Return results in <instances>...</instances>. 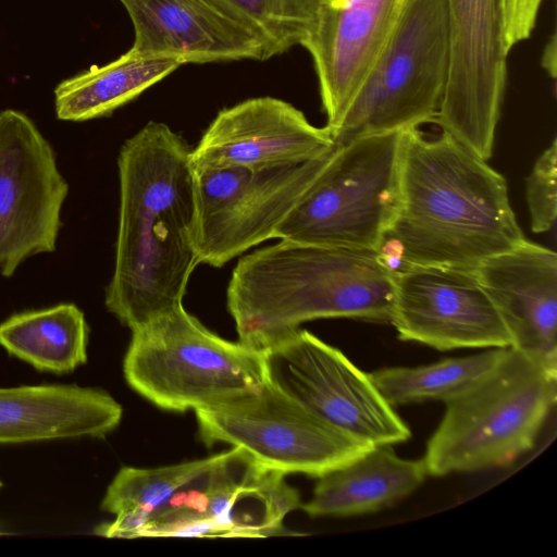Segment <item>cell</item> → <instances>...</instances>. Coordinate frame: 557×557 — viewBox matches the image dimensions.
I'll return each instance as SVG.
<instances>
[{
  "label": "cell",
  "mask_w": 557,
  "mask_h": 557,
  "mask_svg": "<svg viewBox=\"0 0 557 557\" xmlns=\"http://www.w3.org/2000/svg\"><path fill=\"white\" fill-rule=\"evenodd\" d=\"M335 141L293 104L258 97L221 110L190 150L194 171L296 165L326 153Z\"/></svg>",
  "instance_id": "obj_14"
},
{
  "label": "cell",
  "mask_w": 557,
  "mask_h": 557,
  "mask_svg": "<svg viewBox=\"0 0 557 557\" xmlns=\"http://www.w3.org/2000/svg\"><path fill=\"white\" fill-rule=\"evenodd\" d=\"M447 74L446 0H407L386 47L332 133L334 141L434 122Z\"/></svg>",
  "instance_id": "obj_7"
},
{
  "label": "cell",
  "mask_w": 557,
  "mask_h": 557,
  "mask_svg": "<svg viewBox=\"0 0 557 557\" xmlns=\"http://www.w3.org/2000/svg\"><path fill=\"white\" fill-rule=\"evenodd\" d=\"M173 57L132 49L119 59L61 82L54 90L59 120L83 122L111 114L182 65Z\"/></svg>",
  "instance_id": "obj_21"
},
{
  "label": "cell",
  "mask_w": 557,
  "mask_h": 557,
  "mask_svg": "<svg viewBox=\"0 0 557 557\" xmlns=\"http://www.w3.org/2000/svg\"><path fill=\"white\" fill-rule=\"evenodd\" d=\"M336 149L296 165L194 171L191 242L198 262L221 268L272 239L278 224L315 182Z\"/></svg>",
  "instance_id": "obj_9"
},
{
  "label": "cell",
  "mask_w": 557,
  "mask_h": 557,
  "mask_svg": "<svg viewBox=\"0 0 557 557\" xmlns=\"http://www.w3.org/2000/svg\"><path fill=\"white\" fill-rule=\"evenodd\" d=\"M404 131L336 143L276 239L377 251L397 212Z\"/></svg>",
  "instance_id": "obj_6"
},
{
  "label": "cell",
  "mask_w": 557,
  "mask_h": 557,
  "mask_svg": "<svg viewBox=\"0 0 557 557\" xmlns=\"http://www.w3.org/2000/svg\"><path fill=\"white\" fill-rule=\"evenodd\" d=\"M393 299L377 251L282 239L239 259L226 290L238 341L260 350L312 320L391 323Z\"/></svg>",
  "instance_id": "obj_3"
},
{
  "label": "cell",
  "mask_w": 557,
  "mask_h": 557,
  "mask_svg": "<svg viewBox=\"0 0 557 557\" xmlns=\"http://www.w3.org/2000/svg\"><path fill=\"white\" fill-rule=\"evenodd\" d=\"M543 66L546 69L548 74L554 78L556 74V39L555 35H553L550 42H548L544 55H543Z\"/></svg>",
  "instance_id": "obj_28"
},
{
  "label": "cell",
  "mask_w": 557,
  "mask_h": 557,
  "mask_svg": "<svg viewBox=\"0 0 557 557\" xmlns=\"http://www.w3.org/2000/svg\"><path fill=\"white\" fill-rule=\"evenodd\" d=\"M195 413L208 447L228 444L284 475L318 479L371 447L330 424L272 376L255 395Z\"/></svg>",
  "instance_id": "obj_8"
},
{
  "label": "cell",
  "mask_w": 557,
  "mask_h": 557,
  "mask_svg": "<svg viewBox=\"0 0 557 557\" xmlns=\"http://www.w3.org/2000/svg\"><path fill=\"white\" fill-rule=\"evenodd\" d=\"M107 392L77 385L0 388V444L103 437L122 419Z\"/></svg>",
  "instance_id": "obj_19"
},
{
  "label": "cell",
  "mask_w": 557,
  "mask_h": 557,
  "mask_svg": "<svg viewBox=\"0 0 557 557\" xmlns=\"http://www.w3.org/2000/svg\"><path fill=\"white\" fill-rule=\"evenodd\" d=\"M507 348H490L425 366L382 368L369 374L393 407L429 400L447 403L485 375Z\"/></svg>",
  "instance_id": "obj_24"
},
{
  "label": "cell",
  "mask_w": 557,
  "mask_h": 557,
  "mask_svg": "<svg viewBox=\"0 0 557 557\" xmlns=\"http://www.w3.org/2000/svg\"><path fill=\"white\" fill-rule=\"evenodd\" d=\"M543 1L499 0L503 39L508 52L531 36Z\"/></svg>",
  "instance_id": "obj_27"
},
{
  "label": "cell",
  "mask_w": 557,
  "mask_h": 557,
  "mask_svg": "<svg viewBox=\"0 0 557 557\" xmlns=\"http://www.w3.org/2000/svg\"><path fill=\"white\" fill-rule=\"evenodd\" d=\"M226 454L227 450L158 468L123 467L101 503V508L115 515V519L98 525L95 533L106 537H138L154 512L180 491L203 478Z\"/></svg>",
  "instance_id": "obj_22"
},
{
  "label": "cell",
  "mask_w": 557,
  "mask_h": 557,
  "mask_svg": "<svg viewBox=\"0 0 557 557\" xmlns=\"http://www.w3.org/2000/svg\"><path fill=\"white\" fill-rule=\"evenodd\" d=\"M391 323L401 341L437 350L506 348L510 335L475 269L405 265L393 271Z\"/></svg>",
  "instance_id": "obj_13"
},
{
  "label": "cell",
  "mask_w": 557,
  "mask_h": 557,
  "mask_svg": "<svg viewBox=\"0 0 557 557\" xmlns=\"http://www.w3.org/2000/svg\"><path fill=\"white\" fill-rule=\"evenodd\" d=\"M448 74L434 123L487 160L507 78L499 0H446Z\"/></svg>",
  "instance_id": "obj_11"
},
{
  "label": "cell",
  "mask_w": 557,
  "mask_h": 557,
  "mask_svg": "<svg viewBox=\"0 0 557 557\" xmlns=\"http://www.w3.org/2000/svg\"><path fill=\"white\" fill-rule=\"evenodd\" d=\"M123 372L137 394L172 412L240 400L271 379L267 350L216 335L183 305L132 331Z\"/></svg>",
  "instance_id": "obj_4"
},
{
  "label": "cell",
  "mask_w": 557,
  "mask_h": 557,
  "mask_svg": "<svg viewBox=\"0 0 557 557\" xmlns=\"http://www.w3.org/2000/svg\"><path fill=\"white\" fill-rule=\"evenodd\" d=\"M556 396L557 372L508 347L485 375L445 403L422 458L428 474L510 465L533 448Z\"/></svg>",
  "instance_id": "obj_5"
},
{
  "label": "cell",
  "mask_w": 557,
  "mask_h": 557,
  "mask_svg": "<svg viewBox=\"0 0 557 557\" xmlns=\"http://www.w3.org/2000/svg\"><path fill=\"white\" fill-rule=\"evenodd\" d=\"M284 476L259 467L232 447L203 478L177 496L213 520L226 537H268L283 534L285 517L301 506L298 491Z\"/></svg>",
  "instance_id": "obj_17"
},
{
  "label": "cell",
  "mask_w": 557,
  "mask_h": 557,
  "mask_svg": "<svg viewBox=\"0 0 557 557\" xmlns=\"http://www.w3.org/2000/svg\"><path fill=\"white\" fill-rule=\"evenodd\" d=\"M69 184L55 153L23 112H0V274L55 250Z\"/></svg>",
  "instance_id": "obj_12"
},
{
  "label": "cell",
  "mask_w": 557,
  "mask_h": 557,
  "mask_svg": "<svg viewBox=\"0 0 557 557\" xmlns=\"http://www.w3.org/2000/svg\"><path fill=\"white\" fill-rule=\"evenodd\" d=\"M325 1H326L327 3H332V2H334V1H336V0H325Z\"/></svg>",
  "instance_id": "obj_29"
},
{
  "label": "cell",
  "mask_w": 557,
  "mask_h": 557,
  "mask_svg": "<svg viewBox=\"0 0 557 557\" xmlns=\"http://www.w3.org/2000/svg\"><path fill=\"white\" fill-rule=\"evenodd\" d=\"M253 34L267 59L304 44L325 0H206Z\"/></svg>",
  "instance_id": "obj_25"
},
{
  "label": "cell",
  "mask_w": 557,
  "mask_h": 557,
  "mask_svg": "<svg viewBox=\"0 0 557 557\" xmlns=\"http://www.w3.org/2000/svg\"><path fill=\"white\" fill-rule=\"evenodd\" d=\"M475 273L510 335V347L557 372L556 252L524 239L484 260Z\"/></svg>",
  "instance_id": "obj_16"
},
{
  "label": "cell",
  "mask_w": 557,
  "mask_h": 557,
  "mask_svg": "<svg viewBox=\"0 0 557 557\" xmlns=\"http://www.w3.org/2000/svg\"><path fill=\"white\" fill-rule=\"evenodd\" d=\"M135 29L132 50L182 63L268 60L253 34L206 0H120Z\"/></svg>",
  "instance_id": "obj_18"
},
{
  "label": "cell",
  "mask_w": 557,
  "mask_h": 557,
  "mask_svg": "<svg viewBox=\"0 0 557 557\" xmlns=\"http://www.w3.org/2000/svg\"><path fill=\"white\" fill-rule=\"evenodd\" d=\"M190 148L149 122L121 147L119 225L107 309L132 331L183 305L199 264Z\"/></svg>",
  "instance_id": "obj_1"
},
{
  "label": "cell",
  "mask_w": 557,
  "mask_h": 557,
  "mask_svg": "<svg viewBox=\"0 0 557 557\" xmlns=\"http://www.w3.org/2000/svg\"><path fill=\"white\" fill-rule=\"evenodd\" d=\"M506 178L446 132L404 131L400 197L380 249L405 265L476 269L524 240Z\"/></svg>",
  "instance_id": "obj_2"
},
{
  "label": "cell",
  "mask_w": 557,
  "mask_h": 557,
  "mask_svg": "<svg viewBox=\"0 0 557 557\" xmlns=\"http://www.w3.org/2000/svg\"><path fill=\"white\" fill-rule=\"evenodd\" d=\"M267 351L271 376L336 429L369 446L410 438L370 374L339 349L299 327Z\"/></svg>",
  "instance_id": "obj_10"
},
{
  "label": "cell",
  "mask_w": 557,
  "mask_h": 557,
  "mask_svg": "<svg viewBox=\"0 0 557 557\" xmlns=\"http://www.w3.org/2000/svg\"><path fill=\"white\" fill-rule=\"evenodd\" d=\"M1 485H2V483H1V481H0V487H1Z\"/></svg>",
  "instance_id": "obj_30"
},
{
  "label": "cell",
  "mask_w": 557,
  "mask_h": 557,
  "mask_svg": "<svg viewBox=\"0 0 557 557\" xmlns=\"http://www.w3.org/2000/svg\"><path fill=\"white\" fill-rule=\"evenodd\" d=\"M527 203L534 233L552 230L557 215V140L537 158L527 178Z\"/></svg>",
  "instance_id": "obj_26"
},
{
  "label": "cell",
  "mask_w": 557,
  "mask_h": 557,
  "mask_svg": "<svg viewBox=\"0 0 557 557\" xmlns=\"http://www.w3.org/2000/svg\"><path fill=\"white\" fill-rule=\"evenodd\" d=\"M407 0L324 3L302 46L315 66L331 135L382 54Z\"/></svg>",
  "instance_id": "obj_15"
},
{
  "label": "cell",
  "mask_w": 557,
  "mask_h": 557,
  "mask_svg": "<svg viewBox=\"0 0 557 557\" xmlns=\"http://www.w3.org/2000/svg\"><path fill=\"white\" fill-rule=\"evenodd\" d=\"M88 334L83 311L70 302L15 313L0 323V345L8 352L54 373L87 361Z\"/></svg>",
  "instance_id": "obj_23"
},
{
  "label": "cell",
  "mask_w": 557,
  "mask_h": 557,
  "mask_svg": "<svg viewBox=\"0 0 557 557\" xmlns=\"http://www.w3.org/2000/svg\"><path fill=\"white\" fill-rule=\"evenodd\" d=\"M428 475L423 459L400 458L392 445H374L318 478L300 508L310 517H351L377 512L416 491Z\"/></svg>",
  "instance_id": "obj_20"
}]
</instances>
